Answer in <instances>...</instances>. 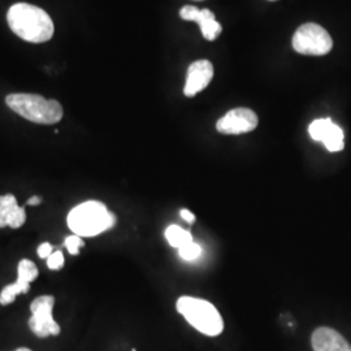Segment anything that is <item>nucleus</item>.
<instances>
[{
    "label": "nucleus",
    "mask_w": 351,
    "mask_h": 351,
    "mask_svg": "<svg viewBox=\"0 0 351 351\" xmlns=\"http://www.w3.org/2000/svg\"><path fill=\"white\" fill-rule=\"evenodd\" d=\"M176 307L190 326L206 336L216 337L224 329L221 315L208 301L193 297H181L176 303Z\"/></svg>",
    "instance_id": "nucleus-4"
},
{
    "label": "nucleus",
    "mask_w": 351,
    "mask_h": 351,
    "mask_svg": "<svg viewBox=\"0 0 351 351\" xmlns=\"http://www.w3.org/2000/svg\"><path fill=\"white\" fill-rule=\"evenodd\" d=\"M308 133L314 141L323 142L326 150L337 152L343 150V130L330 119H317L308 126Z\"/></svg>",
    "instance_id": "nucleus-8"
},
{
    "label": "nucleus",
    "mask_w": 351,
    "mask_h": 351,
    "mask_svg": "<svg viewBox=\"0 0 351 351\" xmlns=\"http://www.w3.org/2000/svg\"><path fill=\"white\" fill-rule=\"evenodd\" d=\"M293 47L298 53L322 56L333 47V40L324 27L317 24H304L293 37Z\"/></svg>",
    "instance_id": "nucleus-5"
},
{
    "label": "nucleus",
    "mask_w": 351,
    "mask_h": 351,
    "mask_svg": "<svg viewBox=\"0 0 351 351\" xmlns=\"http://www.w3.org/2000/svg\"><path fill=\"white\" fill-rule=\"evenodd\" d=\"M213 77V64L208 60H198L189 66L184 94L191 98L207 88Z\"/></svg>",
    "instance_id": "nucleus-10"
},
{
    "label": "nucleus",
    "mask_w": 351,
    "mask_h": 351,
    "mask_svg": "<svg viewBox=\"0 0 351 351\" xmlns=\"http://www.w3.org/2000/svg\"><path fill=\"white\" fill-rule=\"evenodd\" d=\"M178 254H180V258L186 261V262H193V261H197L202 254V247L195 243L194 241L189 242L185 246H182L181 249H178Z\"/></svg>",
    "instance_id": "nucleus-15"
},
{
    "label": "nucleus",
    "mask_w": 351,
    "mask_h": 351,
    "mask_svg": "<svg viewBox=\"0 0 351 351\" xmlns=\"http://www.w3.org/2000/svg\"><path fill=\"white\" fill-rule=\"evenodd\" d=\"M5 103L17 114L36 124L51 125L63 119V107L59 101L37 94H11Z\"/></svg>",
    "instance_id": "nucleus-3"
},
{
    "label": "nucleus",
    "mask_w": 351,
    "mask_h": 351,
    "mask_svg": "<svg viewBox=\"0 0 351 351\" xmlns=\"http://www.w3.org/2000/svg\"><path fill=\"white\" fill-rule=\"evenodd\" d=\"M14 351H32L30 349H26V348H20V349H17V350Z\"/></svg>",
    "instance_id": "nucleus-21"
},
{
    "label": "nucleus",
    "mask_w": 351,
    "mask_h": 351,
    "mask_svg": "<svg viewBox=\"0 0 351 351\" xmlns=\"http://www.w3.org/2000/svg\"><path fill=\"white\" fill-rule=\"evenodd\" d=\"M314 351H351L350 343L339 335L337 330L320 326L311 337Z\"/></svg>",
    "instance_id": "nucleus-12"
},
{
    "label": "nucleus",
    "mask_w": 351,
    "mask_h": 351,
    "mask_svg": "<svg viewBox=\"0 0 351 351\" xmlns=\"http://www.w3.org/2000/svg\"><path fill=\"white\" fill-rule=\"evenodd\" d=\"M7 21L16 36L30 43L50 40L55 30L49 13L27 3L12 5L7 13Z\"/></svg>",
    "instance_id": "nucleus-1"
},
{
    "label": "nucleus",
    "mask_w": 351,
    "mask_h": 351,
    "mask_svg": "<svg viewBox=\"0 0 351 351\" xmlns=\"http://www.w3.org/2000/svg\"><path fill=\"white\" fill-rule=\"evenodd\" d=\"M47 267L52 271H59L64 267V255L62 251H53L47 258Z\"/></svg>",
    "instance_id": "nucleus-17"
},
{
    "label": "nucleus",
    "mask_w": 351,
    "mask_h": 351,
    "mask_svg": "<svg viewBox=\"0 0 351 351\" xmlns=\"http://www.w3.org/2000/svg\"><path fill=\"white\" fill-rule=\"evenodd\" d=\"M180 215H181V217H182L186 223H189V224H194V221H195L194 213H190L186 208H182V210L180 211Z\"/></svg>",
    "instance_id": "nucleus-19"
},
{
    "label": "nucleus",
    "mask_w": 351,
    "mask_h": 351,
    "mask_svg": "<svg viewBox=\"0 0 351 351\" xmlns=\"http://www.w3.org/2000/svg\"><path fill=\"white\" fill-rule=\"evenodd\" d=\"M165 239L172 247L181 249L182 246L193 241V236L190 234V232L181 226H171L165 229Z\"/></svg>",
    "instance_id": "nucleus-14"
},
{
    "label": "nucleus",
    "mask_w": 351,
    "mask_h": 351,
    "mask_svg": "<svg viewBox=\"0 0 351 351\" xmlns=\"http://www.w3.org/2000/svg\"><path fill=\"white\" fill-rule=\"evenodd\" d=\"M258 126V116L250 108H236L226 113L224 117H221L216 129L221 134L228 136H239L250 133Z\"/></svg>",
    "instance_id": "nucleus-7"
},
{
    "label": "nucleus",
    "mask_w": 351,
    "mask_h": 351,
    "mask_svg": "<svg viewBox=\"0 0 351 351\" xmlns=\"http://www.w3.org/2000/svg\"><path fill=\"white\" fill-rule=\"evenodd\" d=\"M53 303L55 298L52 295H40L30 304L33 315L29 320V326L33 333L40 339L58 336L60 333V326L52 317Z\"/></svg>",
    "instance_id": "nucleus-6"
},
{
    "label": "nucleus",
    "mask_w": 351,
    "mask_h": 351,
    "mask_svg": "<svg viewBox=\"0 0 351 351\" xmlns=\"http://www.w3.org/2000/svg\"><path fill=\"white\" fill-rule=\"evenodd\" d=\"M51 254H52V245L49 242H45L38 247V256L42 259H47Z\"/></svg>",
    "instance_id": "nucleus-18"
},
{
    "label": "nucleus",
    "mask_w": 351,
    "mask_h": 351,
    "mask_svg": "<svg viewBox=\"0 0 351 351\" xmlns=\"http://www.w3.org/2000/svg\"><path fill=\"white\" fill-rule=\"evenodd\" d=\"M40 203H42V198L37 197V195L32 197L29 201L26 202V204H29V206H39Z\"/></svg>",
    "instance_id": "nucleus-20"
},
{
    "label": "nucleus",
    "mask_w": 351,
    "mask_h": 351,
    "mask_svg": "<svg viewBox=\"0 0 351 351\" xmlns=\"http://www.w3.org/2000/svg\"><path fill=\"white\" fill-rule=\"evenodd\" d=\"M64 245H65V247H66V250L68 252L71 254V255H78L80 254V247H82V246H85V242L82 241V239L80 237V236H69V237H66L65 239V242H64Z\"/></svg>",
    "instance_id": "nucleus-16"
},
{
    "label": "nucleus",
    "mask_w": 351,
    "mask_h": 351,
    "mask_svg": "<svg viewBox=\"0 0 351 351\" xmlns=\"http://www.w3.org/2000/svg\"><path fill=\"white\" fill-rule=\"evenodd\" d=\"M17 271H19L17 280L11 285H7L0 293V303L3 306L13 303L19 294L27 293L30 289V282L34 281L38 277L37 265L29 259H23L19 263Z\"/></svg>",
    "instance_id": "nucleus-9"
},
{
    "label": "nucleus",
    "mask_w": 351,
    "mask_h": 351,
    "mask_svg": "<svg viewBox=\"0 0 351 351\" xmlns=\"http://www.w3.org/2000/svg\"><path fill=\"white\" fill-rule=\"evenodd\" d=\"M180 16L186 21H194L201 26L203 37L213 40L221 33V25L216 21L215 14L210 10H198L191 5H185Z\"/></svg>",
    "instance_id": "nucleus-11"
},
{
    "label": "nucleus",
    "mask_w": 351,
    "mask_h": 351,
    "mask_svg": "<svg viewBox=\"0 0 351 351\" xmlns=\"http://www.w3.org/2000/svg\"><path fill=\"white\" fill-rule=\"evenodd\" d=\"M68 226L80 237H95L116 226V216L104 203L88 201L78 204L68 215Z\"/></svg>",
    "instance_id": "nucleus-2"
},
{
    "label": "nucleus",
    "mask_w": 351,
    "mask_h": 351,
    "mask_svg": "<svg viewBox=\"0 0 351 351\" xmlns=\"http://www.w3.org/2000/svg\"><path fill=\"white\" fill-rule=\"evenodd\" d=\"M26 213L24 207H20L13 194L0 195V228L10 226L19 229L25 224Z\"/></svg>",
    "instance_id": "nucleus-13"
}]
</instances>
